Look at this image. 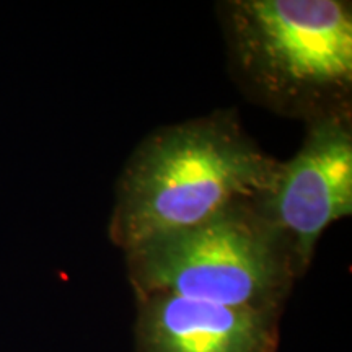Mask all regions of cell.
I'll list each match as a JSON object with an SVG mask.
<instances>
[{
  "instance_id": "1",
  "label": "cell",
  "mask_w": 352,
  "mask_h": 352,
  "mask_svg": "<svg viewBox=\"0 0 352 352\" xmlns=\"http://www.w3.org/2000/svg\"><path fill=\"white\" fill-rule=\"evenodd\" d=\"M277 162L245 131L235 109L158 127L122 166L109 240L126 253L258 201Z\"/></svg>"
},
{
  "instance_id": "2",
  "label": "cell",
  "mask_w": 352,
  "mask_h": 352,
  "mask_svg": "<svg viewBox=\"0 0 352 352\" xmlns=\"http://www.w3.org/2000/svg\"><path fill=\"white\" fill-rule=\"evenodd\" d=\"M228 70L246 98L310 122L352 111V6L346 0H226Z\"/></svg>"
},
{
  "instance_id": "3",
  "label": "cell",
  "mask_w": 352,
  "mask_h": 352,
  "mask_svg": "<svg viewBox=\"0 0 352 352\" xmlns=\"http://www.w3.org/2000/svg\"><path fill=\"white\" fill-rule=\"evenodd\" d=\"M124 259L134 297L171 294L274 314H283L302 277L256 201L135 246Z\"/></svg>"
},
{
  "instance_id": "4",
  "label": "cell",
  "mask_w": 352,
  "mask_h": 352,
  "mask_svg": "<svg viewBox=\"0 0 352 352\" xmlns=\"http://www.w3.org/2000/svg\"><path fill=\"white\" fill-rule=\"evenodd\" d=\"M296 155L277 162L256 208L287 241L302 276L327 228L352 214V111L305 122Z\"/></svg>"
},
{
  "instance_id": "5",
  "label": "cell",
  "mask_w": 352,
  "mask_h": 352,
  "mask_svg": "<svg viewBox=\"0 0 352 352\" xmlns=\"http://www.w3.org/2000/svg\"><path fill=\"white\" fill-rule=\"evenodd\" d=\"M283 314L171 294L135 297V352H277Z\"/></svg>"
}]
</instances>
